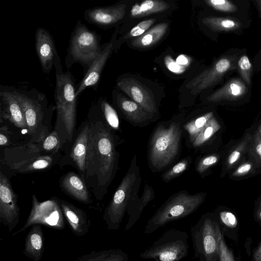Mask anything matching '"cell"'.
Masks as SVG:
<instances>
[{"label": "cell", "instance_id": "obj_48", "mask_svg": "<svg viewBox=\"0 0 261 261\" xmlns=\"http://www.w3.org/2000/svg\"><path fill=\"white\" fill-rule=\"evenodd\" d=\"M259 133L261 134V128H259Z\"/></svg>", "mask_w": 261, "mask_h": 261}, {"label": "cell", "instance_id": "obj_19", "mask_svg": "<svg viewBox=\"0 0 261 261\" xmlns=\"http://www.w3.org/2000/svg\"><path fill=\"white\" fill-rule=\"evenodd\" d=\"M35 49L44 73L49 74L54 66L58 52L54 40L46 29L39 28L35 33Z\"/></svg>", "mask_w": 261, "mask_h": 261}, {"label": "cell", "instance_id": "obj_28", "mask_svg": "<svg viewBox=\"0 0 261 261\" xmlns=\"http://www.w3.org/2000/svg\"><path fill=\"white\" fill-rule=\"evenodd\" d=\"M128 255L120 249L93 251L84 254L76 261H128Z\"/></svg>", "mask_w": 261, "mask_h": 261}, {"label": "cell", "instance_id": "obj_35", "mask_svg": "<svg viewBox=\"0 0 261 261\" xmlns=\"http://www.w3.org/2000/svg\"><path fill=\"white\" fill-rule=\"evenodd\" d=\"M155 21V19H149L140 22L136 25L133 27L124 36H122L119 39L116 40L114 50H116V49H118L121 44L127 40L133 38L135 39L142 35L151 28Z\"/></svg>", "mask_w": 261, "mask_h": 261}, {"label": "cell", "instance_id": "obj_44", "mask_svg": "<svg viewBox=\"0 0 261 261\" xmlns=\"http://www.w3.org/2000/svg\"><path fill=\"white\" fill-rule=\"evenodd\" d=\"M250 261H261V240L254 248Z\"/></svg>", "mask_w": 261, "mask_h": 261}, {"label": "cell", "instance_id": "obj_10", "mask_svg": "<svg viewBox=\"0 0 261 261\" xmlns=\"http://www.w3.org/2000/svg\"><path fill=\"white\" fill-rule=\"evenodd\" d=\"M63 214L58 197L40 202L35 194L32 195V206L24 225L12 234L14 236L25 231L35 225H43L47 227L62 230L65 228Z\"/></svg>", "mask_w": 261, "mask_h": 261}, {"label": "cell", "instance_id": "obj_31", "mask_svg": "<svg viewBox=\"0 0 261 261\" xmlns=\"http://www.w3.org/2000/svg\"><path fill=\"white\" fill-rule=\"evenodd\" d=\"M202 23L213 31L228 32L239 29L242 24L233 18L209 16L202 20Z\"/></svg>", "mask_w": 261, "mask_h": 261}, {"label": "cell", "instance_id": "obj_16", "mask_svg": "<svg viewBox=\"0 0 261 261\" xmlns=\"http://www.w3.org/2000/svg\"><path fill=\"white\" fill-rule=\"evenodd\" d=\"M114 105L123 117L135 126L144 127L155 119L141 106L114 90L113 93Z\"/></svg>", "mask_w": 261, "mask_h": 261}, {"label": "cell", "instance_id": "obj_50", "mask_svg": "<svg viewBox=\"0 0 261 261\" xmlns=\"http://www.w3.org/2000/svg\"></svg>", "mask_w": 261, "mask_h": 261}, {"label": "cell", "instance_id": "obj_25", "mask_svg": "<svg viewBox=\"0 0 261 261\" xmlns=\"http://www.w3.org/2000/svg\"><path fill=\"white\" fill-rule=\"evenodd\" d=\"M247 92L245 84L239 79H232L223 87L207 97L211 102L222 100H236L242 97Z\"/></svg>", "mask_w": 261, "mask_h": 261}, {"label": "cell", "instance_id": "obj_23", "mask_svg": "<svg viewBox=\"0 0 261 261\" xmlns=\"http://www.w3.org/2000/svg\"><path fill=\"white\" fill-rule=\"evenodd\" d=\"M44 248V238L40 225H35L27 233L23 254L33 261H40Z\"/></svg>", "mask_w": 261, "mask_h": 261}, {"label": "cell", "instance_id": "obj_46", "mask_svg": "<svg viewBox=\"0 0 261 261\" xmlns=\"http://www.w3.org/2000/svg\"><path fill=\"white\" fill-rule=\"evenodd\" d=\"M255 149L257 154L261 158V139L256 141Z\"/></svg>", "mask_w": 261, "mask_h": 261}, {"label": "cell", "instance_id": "obj_11", "mask_svg": "<svg viewBox=\"0 0 261 261\" xmlns=\"http://www.w3.org/2000/svg\"><path fill=\"white\" fill-rule=\"evenodd\" d=\"M89 133V123L86 118L76 130L72 141L67 144L69 147L65 149L66 151L59 162L61 167L67 165L74 167L83 178L86 170Z\"/></svg>", "mask_w": 261, "mask_h": 261}, {"label": "cell", "instance_id": "obj_30", "mask_svg": "<svg viewBox=\"0 0 261 261\" xmlns=\"http://www.w3.org/2000/svg\"><path fill=\"white\" fill-rule=\"evenodd\" d=\"M214 117L213 112H209L184 122L183 129L186 134L187 145L189 147L195 141L207 122Z\"/></svg>", "mask_w": 261, "mask_h": 261}, {"label": "cell", "instance_id": "obj_4", "mask_svg": "<svg viewBox=\"0 0 261 261\" xmlns=\"http://www.w3.org/2000/svg\"><path fill=\"white\" fill-rule=\"evenodd\" d=\"M11 87L25 117L29 137L28 143L41 142L51 132L55 105L49 104L45 94L35 88Z\"/></svg>", "mask_w": 261, "mask_h": 261}, {"label": "cell", "instance_id": "obj_42", "mask_svg": "<svg viewBox=\"0 0 261 261\" xmlns=\"http://www.w3.org/2000/svg\"><path fill=\"white\" fill-rule=\"evenodd\" d=\"M12 133L9 130L7 125H2L0 127V145L8 146L11 144L10 136Z\"/></svg>", "mask_w": 261, "mask_h": 261}, {"label": "cell", "instance_id": "obj_37", "mask_svg": "<svg viewBox=\"0 0 261 261\" xmlns=\"http://www.w3.org/2000/svg\"><path fill=\"white\" fill-rule=\"evenodd\" d=\"M250 135L247 134L237 147L230 153L227 160V168L232 166L241 158L250 140Z\"/></svg>", "mask_w": 261, "mask_h": 261}, {"label": "cell", "instance_id": "obj_47", "mask_svg": "<svg viewBox=\"0 0 261 261\" xmlns=\"http://www.w3.org/2000/svg\"><path fill=\"white\" fill-rule=\"evenodd\" d=\"M256 2L261 13V1H257Z\"/></svg>", "mask_w": 261, "mask_h": 261}, {"label": "cell", "instance_id": "obj_27", "mask_svg": "<svg viewBox=\"0 0 261 261\" xmlns=\"http://www.w3.org/2000/svg\"><path fill=\"white\" fill-rule=\"evenodd\" d=\"M170 5L161 0H145L133 5L130 11L132 18H139L163 12L168 10Z\"/></svg>", "mask_w": 261, "mask_h": 261}, {"label": "cell", "instance_id": "obj_34", "mask_svg": "<svg viewBox=\"0 0 261 261\" xmlns=\"http://www.w3.org/2000/svg\"><path fill=\"white\" fill-rule=\"evenodd\" d=\"M220 127L221 126L217 119L213 117L207 122L190 147L195 149L200 147L207 142Z\"/></svg>", "mask_w": 261, "mask_h": 261}, {"label": "cell", "instance_id": "obj_33", "mask_svg": "<svg viewBox=\"0 0 261 261\" xmlns=\"http://www.w3.org/2000/svg\"><path fill=\"white\" fill-rule=\"evenodd\" d=\"M33 144L37 151L45 154H55L62 148L58 133L54 129L43 141Z\"/></svg>", "mask_w": 261, "mask_h": 261}, {"label": "cell", "instance_id": "obj_39", "mask_svg": "<svg viewBox=\"0 0 261 261\" xmlns=\"http://www.w3.org/2000/svg\"><path fill=\"white\" fill-rule=\"evenodd\" d=\"M238 66L244 80L249 84L252 64L247 56H242L238 61Z\"/></svg>", "mask_w": 261, "mask_h": 261}, {"label": "cell", "instance_id": "obj_18", "mask_svg": "<svg viewBox=\"0 0 261 261\" xmlns=\"http://www.w3.org/2000/svg\"><path fill=\"white\" fill-rule=\"evenodd\" d=\"M230 67V61L225 58L216 62L210 68L204 70L192 79L186 85L193 94L210 88L217 83Z\"/></svg>", "mask_w": 261, "mask_h": 261}, {"label": "cell", "instance_id": "obj_26", "mask_svg": "<svg viewBox=\"0 0 261 261\" xmlns=\"http://www.w3.org/2000/svg\"><path fill=\"white\" fill-rule=\"evenodd\" d=\"M168 23L162 22L151 27L141 36L134 39L131 45L138 48L150 47L160 41L166 33Z\"/></svg>", "mask_w": 261, "mask_h": 261}, {"label": "cell", "instance_id": "obj_14", "mask_svg": "<svg viewBox=\"0 0 261 261\" xmlns=\"http://www.w3.org/2000/svg\"><path fill=\"white\" fill-rule=\"evenodd\" d=\"M0 119L7 121L17 128L28 132L23 110L11 86H0Z\"/></svg>", "mask_w": 261, "mask_h": 261}, {"label": "cell", "instance_id": "obj_40", "mask_svg": "<svg viewBox=\"0 0 261 261\" xmlns=\"http://www.w3.org/2000/svg\"><path fill=\"white\" fill-rule=\"evenodd\" d=\"M219 156L216 154L210 155L201 159L196 166V170L199 174H202L211 166L217 163Z\"/></svg>", "mask_w": 261, "mask_h": 261}, {"label": "cell", "instance_id": "obj_43", "mask_svg": "<svg viewBox=\"0 0 261 261\" xmlns=\"http://www.w3.org/2000/svg\"><path fill=\"white\" fill-rule=\"evenodd\" d=\"M252 165L250 163H246L242 164L232 173L234 176H240L246 174L251 170Z\"/></svg>", "mask_w": 261, "mask_h": 261}, {"label": "cell", "instance_id": "obj_9", "mask_svg": "<svg viewBox=\"0 0 261 261\" xmlns=\"http://www.w3.org/2000/svg\"><path fill=\"white\" fill-rule=\"evenodd\" d=\"M188 234L175 228L166 230L139 257L154 261H180L189 253Z\"/></svg>", "mask_w": 261, "mask_h": 261}, {"label": "cell", "instance_id": "obj_15", "mask_svg": "<svg viewBox=\"0 0 261 261\" xmlns=\"http://www.w3.org/2000/svg\"><path fill=\"white\" fill-rule=\"evenodd\" d=\"M118 33V28H117L109 42L106 44L91 66L86 71L84 77L77 86L75 93L76 97L81 95L87 88L92 87L95 90L97 89L105 64L114 50Z\"/></svg>", "mask_w": 261, "mask_h": 261}, {"label": "cell", "instance_id": "obj_32", "mask_svg": "<svg viewBox=\"0 0 261 261\" xmlns=\"http://www.w3.org/2000/svg\"><path fill=\"white\" fill-rule=\"evenodd\" d=\"M102 118L107 125L116 133L120 130V121L115 109L105 99L100 98L96 102Z\"/></svg>", "mask_w": 261, "mask_h": 261}, {"label": "cell", "instance_id": "obj_5", "mask_svg": "<svg viewBox=\"0 0 261 261\" xmlns=\"http://www.w3.org/2000/svg\"><path fill=\"white\" fill-rule=\"evenodd\" d=\"M141 179L137 158L134 155L127 172L104 211L103 219L108 230L120 228L128 205L139 197Z\"/></svg>", "mask_w": 261, "mask_h": 261}, {"label": "cell", "instance_id": "obj_29", "mask_svg": "<svg viewBox=\"0 0 261 261\" xmlns=\"http://www.w3.org/2000/svg\"><path fill=\"white\" fill-rule=\"evenodd\" d=\"M216 217L224 236L232 241H238L239 225L236 215L228 211H221Z\"/></svg>", "mask_w": 261, "mask_h": 261}, {"label": "cell", "instance_id": "obj_6", "mask_svg": "<svg viewBox=\"0 0 261 261\" xmlns=\"http://www.w3.org/2000/svg\"><path fill=\"white\" fill-rule=\"evenodd\" d=\"M205 193L180 191L170 196L148 220L143 233L150 234L167 224L187 217L202 204Z\"/></svg>", "mask_w": 261, "mask_h": 261}, {"label": "cell", "instance_id": "obj_38", "mask_svg": "<svg viewBox=\"0 0 261 261\" xmlns=\"http://www.w3.org/2000/svg\"><path fill=\"white\" fill-rule=\"evenodd\" d=\"M205 3L213 9L227 13L234 12L237 7L231 2L226 0H207Z\"/></svg>", "mask_w": 261, "mask_h": 261}, {"label": "cell", "instance_id": "obj_36", "mask_svg": "<svg viewBox=\"0 0 261 261\" xmlns=\"http://www.w3.org/2000/svg\"><path fill=\"white\" fill-rule=\"evenodd\" d=\"M191 162L190 157L183 159L163 173L162 175L163 180L168 182L176 178L187 169Z\"/></svg>", "mask_w": 261, "mask_h": 261}, {"label": "cell", "instance_id": "obj_45", "mask_svg": "<svg viewBox=\"0 0 261 261\" xmlns=\"http://www.w3.org/2000/svg\"><path fill=\"white\" fill-rule=\"evenodd\" d=\"M255 218L257 222L261 223V201H260L255 212Z\"/></svg>", "mask_w": 261, "mask_h": 261}, {"label": "cell", "instance_id": "obj_1", "mask_svg": "<svg viewBox=\"0 0 261 261\" xmlns=\"http://www.w3.org/2000/svg\"><path fill=\"white\" fill-rule=\"evenodd\" d=\"M86 118L89 133L83 178L95 198L101 200L119 169L117 146L121 140L107 125L96 103L92 105Z\"/></svg>", "mask_w": 261, "mask_h": 261}, {"label": "cell", "instance_id": "obj_13", "mask_svg": "<svg viewBox=\"0 0 261 261\" xmlns=\"http://www.w3.org/2000/svg\"><path fill=\"white\" fill-rule=\"evenodd\" d=\"M117 87L153 116L155 120L158 118L159 110L154 97L143 84L133 77H122L117 81Z\"/></svg>", "mask_w": 261, "mask_h": 261}, {"label": "cell", "instance_id": "obj_12", "mask_svg": "<svg viewBox=\"0 0 261 261\" xmlns=\"http://www.w3.org/2000/svg\"><path fill=\"white\" fill-rule=\"evenodd\" d=\"M9 178L0 171V222L11 232L17 226L20 208Z\"/></svg>", "mask_w": 261, "mask_h": 261}, {"label": "cell", "instance_id": "obj_8", "mask_svg": "<svg viewBox=\"0 0 261 261\" xmlns=\"http://www.w3.org/2000/svg\"><path fill=\"white\" fill-rule=\"evenodd\" d=\"M100 36L89 30L79 20L72 32L66 65L68 69L72 64L79 63L87 70L100 54L102 49L100 44Z\"/></svg>", "mask_w": 261, "mask_h": 261}, {"label": "cell", "instance_id": "obj_3", "mask_svg": "<svg viewBox=\"0 0 261 261\" xmlns=\"http://www.w3.org/2000/svg\"><path fill=\"white\" fill-rule=\"evenodd\" d=\"M181 117L160 122L150 136L147 146L148 166L153 172L165 170L178 158L184 135Z\"/></svg>", "mask_w": 261, "mask_h": 261}, {"label": "cell", "instance_id": "obj_22", "mask_svg": "<svg viewBox=\"0 0 261 261\" xmlns=\"http://www.w3.org/2000/svg\"><path fill=\"white\" fill-rule=\"evenodd\" d=\"M62 156L60 151L55 154L39 153L28 160L7 166L18 173L45 170L59 163Z\"/></svg>", "mask_w": 261, "mask_h": 261}, {"label": "cell", "instance_id": "obj_49", "mask_svg": "<svg viewBox=\"0 0 261 261\" xmlns=\"http://www.w3.org/2000/svg\"><path fill=\"white\" fill-rule=\"evenodd\" d=\"M218 261H220V259Z\"/></svg>", "mask_w": 261, "mask_h": 261}, {"label": "cell", "instance_id": "obj_24", "mask_svg": "<svg viewBox=\"0 0 261 261\" xmlns=\"http://www.w3.org/2000/svg\"><path fill=\"white\" fill-rule=\"evenodd\" d=\"M153 188L147 184L144 186L142 196L132 202L127 207L128 220L125 230H129L139 219L142 211L154 198Z\"/></svg>", "mask_w": 261, "mask_h": 261}, {"label": "cell", "instance_id": "obj_2", "mask_svg": "<svg viewBox=\"0 0 261 261\" xmlns=\"http://www.w3.org/2000/svg\"><path fill=\"white\" fill-rule=\"evenodd\" d=\"M54 67L56 72L54 97L57 115L54 129L58 133L63 148L72 141L76 130L77 87L71 73L68 70L63 71L58 54L55 59Z\"/></svg>", "mask_w": 261, "mask_h": 261}, {"label": "cell", "instance_id": "obj_21", "mask_svg": "<svg viewBox=\"0 0 261 261\" xmlns=\"http://www.w3.org/2000/svg\"><path fill=\"white\" fill-rule=\"evenodd\" d=\"M59 183L62 190L74 199L86 204L92 203L89 188L80 174L68 172L61 177Z\"/></svg>", "mask_w": 261, "mask_h": 261}, {"label": "cell", "instance_id": "obj_20", "mask_svg": "<svg viewBox=\"0 0 261 261\" xmlns=\"http://www.w3.org/2000/svg\"><path fill=\"white\" fill-rule=\"evenodd\" d=\"M59 201L63 214L72 232L78 237L86 235L91 225L87 212L64 200L59 198Z\"/></svg>", "mask_w": 261, "mask_h": 261}, {"label": "cell", "instance_id": "obj_17", "mask_svg": "<svg viewBox=\"0 0 261 261\" xmlns=\"http://www.w3.org/2000/svg\"><path fill=\"white\" fill-rule=\"evenodd\" d=\"M126 9L124 4L89 8L85 10L84 18L90 24L107 28L121 20L125 14Z\"/></svg>", "mask_w": 261, "mask_h": 261}, {"label": "cell", "instance_id": "obj_7", "mask_svg": "<svg viewBox=\"0 0 261 261\" xmlns=\"http://www.w3.org/2000/svg\"><path fill=\"white\" fill-rule=\"evenodd\" d=\"M194 258L199 261H218L223 235L216 216L205 214L191 228Z\"/></svg>", "mask_w": 261, "mask_h": 261}, {"label": "cell", "instance_id": "obj_41", "mask_svg": "<svg viewBox=\"0 0 261 261\" xmlns=\"http://www.w3.org/2000/svg\"><path fill=\"white\" fill-rule=\"evenodd\" d=\"M220 261H237V259L231 249L227 246L223 234L220 243Z\"/></svg>", "mask_w": 261, "mask_h": 261}]
</instances>
